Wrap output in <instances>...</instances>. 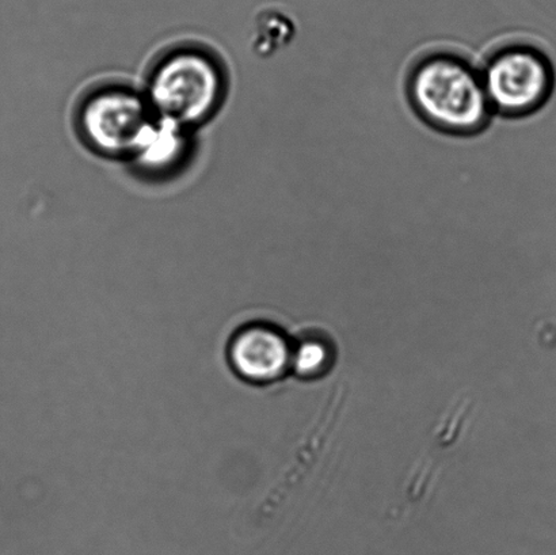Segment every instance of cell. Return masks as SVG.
Listing matches in <instances>:
<instances>
[{"label":"cell","mask_w":556,"mask_h":555,"mask_svg":"<svg viewBox=\"0 0 556 555\" xmlns=\"http://www.w3.org/2000/svg\"><path fill=\"white\" fill-rule=\"evenodd\" d=\"M74 122L80 140L96 154L134 160L160 125L144 92L117 79L86 89L76 102Z\"/></svg>","instance_id":"3957f363"},{"label":"cell","mask_w":556,"mask_h":555,"mask_svg":"<svg viewBox=\"0 0 556 555\" xmlns=\"http://www.w3.org/2000/svg\"><path fill=\"white\" fill-rule=\"evenodd\" d=\"M293 33L292 21L281 11L265 10L255 22L254 47L260 54L275 52Z\"/></svg>","instance_id":"52a82bcc"},{"label":"cell","mask_w":556,"mask_h":555,"mask_svg":"<svg viewBox=\"0 0 556 555\" xmlns=\"http://www.w3.org/2000/svg\"><path fill=\"white\" fill-rule=\"evenodd\" d=\"M407 94L425 123L448 135L479 134L493 113L482 75L454 53H432L419 60L408 76Z\"/></svg>","instance_id":"7a4b0ae2"},{"label":"cell","mask_w":556,"mask_h":555,"mask_svg":"<svg viewBox=\"0 0 556 555\" xmlns=\"http://www.w3.org/2000/svg\"><path fill=\"white\" fill-rule=\"evenodd\" d=\"M336 363V348L327 337L308 335L292 344L291 371L303 380L324 378Z\"/></svg>","instance_id":"8992f818"},{"label":"cell","mask_w":556,"mask_h":555,"mask_svg":"<svg viewBox=\"0 0 556 555\" xmlns=\"http://www.w3.org/2000/svg\"><path fill=\"white\" fill-rule=\"evenodd\" d=\"M292 344L278 326L258 320L241 326L231 336L227 361L243 382L271 384L291 371Z\"/></svg>","instance_id":"5b68a950"},{"label":"cell","mask_w":556,"mask_h":555,"mask_svg":"<svg viewBox=\"0 0 556 555\" xmlns=\"http://www.w3.org/2000/svg\"><path fill=\"white\" fill-rule=\"evenodd\" d=\"M493 112L521 118L541 111L555 91V68L541 48L508 43L490 56L482 74Z\"/></svg>","instance_id":"277c9868"},{"label":"cell","mask_w":556,"mask_h":555,"mask_svg":"<svg viewBox=\"0 0 556 555\" xmlns=\"http://www.w3.org/2000/svg\"><path fill=\"white\" fill-rule=\"evenodd\" d=\"M228 71L205 43L185 41L157 54L147 73L146 97L162 118L181 127L208 122L226 101Z\"/></svg>","instance_id":"6da1fadb"}]
</instances>
